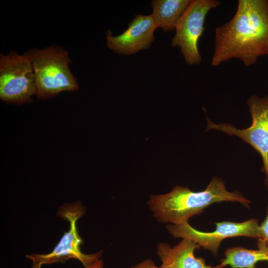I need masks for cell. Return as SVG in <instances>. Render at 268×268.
<instances>
[{
    "label": "cell",
    "instance_id": "1",
    "mask_svg": "<svg viewBox=\"0 0 268 268\" xmlns=\"http://www.w3.org/2000/svg\"><path fill=\"white\" fill-rule=\"evenodd\" d=\"M268 56V0H239L233 17L215 29L211 65L233 58L246 66Z\"/></svg>",
    "mask_w": 268,
    "mask_h": 268
},
{
    "label": "cell",
    "instance_id": "2",
    "mask_svg": "<svg viewBox=\"0 0 268 268\" xmlns=\"http://www.w3.org/2000/svg\"><path fill=\"white\" fill-rule=\"evenodd\" d=\"M222 201L238 202L248 208L251 203L237 190L228 191L222 179L213 177L202 191L193 192L177 185L168 193L150 196L147 204L158 222L180 224L188 222L209 205Z\"/></svg>",
    "mask_w": 268,
    "mask_h": 268
},
{
    "label": "cell",
    "instance_id": "3",
    "mask_svg": "<svg viewBox=\"0 0 268 268\" xmlns=\"http://www.w3.org/2000/svg\"><path fill=\"white\" fill-rule=\"evenodd\" d=\"M24 54L33 66L38 98L46 100L63 91L78 90L76 79L69 67L68 53L63 47L54 45L30 49Z\"/></svg>",
    "mask_w": 268,
    "mask_h": 268
},
{
    "label": "cell",
    "instance_id": "4",
    "mask_svg": "<svg viewBox=\"0 0 268 268\" xmlns=\"http://www.w3.org/2000/svg\"><path fill=\"white\" fill-rule=\"evenodd\" d=\"M84 213V209L80 202L66 204L61 207L58 215L69 222V229L64 232L59 243L50 253L26 256V258L32 261V268H42L44 265L64 263L70 259L78 260L85 268H87L100 259L101 251L91 254H84L81 251L80 246L83 241L79 235L76 223Z\"/></svg>",
    "mask_w": 268,
    "mask_h": 268
},
{
    "label": "cell",
    "instance_id": "5",
    "mask_svg": "<svg viewBox=\"0 0 268 268\" xmlns=\"http://www.w3.org/2000/svg\"><path fill=\"white\" fill-rule=\"evenodd\" d=\"M36 94L33 66L24 54L10 51L0 54V98L4 102L22 105L32 102Z\"/></svg>",
    "mask_w": 268,
    "mask_h": 268
},
{
    "label": "cell",
    "instance_id": "6",
    "mask_svg": "<svg viewBox=\"0 0 268 268\" xmlns=\"http://www.w3.org/2000/svg\"><path fill=\"white\" fill-rule=\"evenodd\" d=\"M215 0H193L180 17L175 26L176 34L171 46L180 48L186 63L190 66L199 65L201 57L198 42L204 31L207 13L220 4Z\"/></svg>",
    "mask_w": 268,
    "mask_h": 268
},
{
    "label": "cell",
    "instance_id": "7",
    "mask_svg": "<svg viewBox=\"0 0 268 268\" xmlns=\"http://www.w3.org/2000/svg\"><path fill=\"white\" fill-rule=\"evenodd\" d=\"M252 123L248 128L238 129L229 124H216L207 118L205 131L217 130L235 135L251 145L260 154L262 171L268 176V95L263 98L253 95L247 101Z\"/></svg>",
    "mask_w": 268,
    "mask_h": 268
},
{
    "label": "cell",
    "instance_id": "8",
    "mask_svg": "<svg viewBox=\"0 0 268 268\" xmlns=\"http://www.w3.org/2000/svg\"><path fill=\"white\" fill-rule=\"evenodd\" d=\"M216 229L212 232L199 231L188 222L168 225L166 228L174 238L189 239L217 255L222 241L236 236L260 238L258 220L251 218L242 222L222 221L215 223Z\"/></svg>",
    "mask_w": 268,
    "mask_h": 268
},
{
    "label": "cell",
    "instance_id": "9",
    "mask_svg": "<svg viewBox=\"0 0 268 268\" xmlns=\"http://www.w3.org/2000/svg\"><path fill=\"white\" fill-rule=\"evenodd\" d=\"M156 28L152 14L136 15L120 35L113 36L111 30L107 32V46L115 53L125 55L147 49L154 41Z\"/></svg>",
    "mask_w": 268,
    "mask_h": 268
},
{
    "label": "cell",
    "instance_id": "10",
    "mask_svg": "<svg viewBox=\"0 0 268 268\" xmlns=\"http://www.w3.org/2000/svg\"><path fill=\"white\" fill-rule=\"evenodd\" d=\"M200 247L189 239H182L173 247L166 242L159 243L156 253L161 262L160 268H214L206 265L203 258L195 256V251Z\"/></svg>",
    "mask_w": 268,
    "mask_h": 268
},
{
    "label": "cell",
    "instance_id": "11",
    "mask_svg": "<svg viewBox=\"0 0 268 268\" xmlns=\"http://www.w3.org/2000/svg\"><path fill=\"white\" fill-rule=\"evenodd\" d=\"M258 249L252 250L240 246L229 248L224 253L225 257L217 268L229 266L231 268H256L261 261L268 262V244L258 238Z\"/></svg>",
    "mask_w": 268,
    "mask_h": 268
},
{
    "label": "cell",
    "instance_id": "12",
    "mask_svg": "<svg viewBox=\"0 0 268 268\" xmlns=\"http://www.w3.org/2000/svg\"><path fill=\"white\" fill-rule=\"evenodd\" d=\"M191 0H154L151 1L153 12L151 14L156 27L164 31L175 29L178 20Z\"/></svg>",
    "mask_w": 268,
    "mask_h": 268
},
{
    "label": "cell",
    "instance_id": "13",
    "mask_svg": "<svg viewBox=\"0 0 268 268\" xmlns=\"http://www.w3.org/2000/svg\"><path fill=\"white\" fill-rule=\"evenodd\" d=\"M265 182L268 189V176H266ZM260 230L261 235L260 238L263 239L266 243L268 244V206L267 216L260 225Z\"/></svg>",
    "mask_w": 268,
    "mask_h": 268
},
{
    "label": "cell",
    "instance_id": "14",
    "mask_svg": "<svg viewBox=\"0 0 268 268\" xmlns=\"http://www.w3.org/2000/svg\"><path fill=\"white\" fill-rule=\"evenodd\" d=\"M130 268H160V267H157L153 261L148 259Z\"/></svg>",
    "mask_w": 268,
    "mask_h": 268
},
{
    "label": "cell",
    "instance_id": "15",
    "mask_svg": "<svg viewBox=\"0 0 268 268\" xmlns=\"http://www.w3.org/2000/svg\"><path fill=\"white\" fill-rule=\"evenodd\" d=\"M87 268H103V262L99 259Z\"/></svg>",
    "mask_w": 268,
    "mask_h": 268
}]
</instances>
